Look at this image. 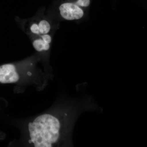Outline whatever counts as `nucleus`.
I'll return each instance as SVG.
<instances>
[{
	"mask_svg": "<svg viewBox=\"0 0 147 147\" xmlns=\"http://www.w3.org/2000/svg\"><path fill=\"white\" fill-rule=\"evenodd\" d=\"M66 113L45 114L36 117L28 125L29 142L35 147H52L60 145L67 133Z\"/></svg>",
	"mask_w": 147,
	"mask_h": 147,
	"instance_id": "obj_1",
	"label": "nucleus"
},
{
	"mask_svg": "<svg viewBox=\"0 0 147 147\" xmlns=\"http://www.w3.org/2000/svg\"><path fill=\"white\" fill-rule=\"evenodd\" d=\"M90 2V0H76L63 3L59 7L60 14L67 21L79 20L84 15V9L88 7Z\"/></svg>",
	"mask_w": 147,
	"mask_h": 147,
	"instance_id": "obj_2",
	"label": "nucleus"
},
{
	"mask_svg": "<svg viewBox=\"0 0 147 147\" xmlns=\"http://www.w3.org/2000/svg\"><path fill=\"white\" fill-rule=\"evenodd\" d=\"M21 74L13 64L8 63L0 66V83L13 84L21 79Z\"/></svg>",
	"mask_w": 147,
	"mask_h": 147,
	"instance_id": "obj_3",
	"label": "nucleus"
},
{
	"mask_svg": "<svg viewBox=\"0 0 147 147\" xmlns=\"http://www.w3.org/2000/svg\"><path fill=\"white\" fill-rule=\"evenodd\" d=\"M32 45L37 52H42L49 50L50 44L45 42L40 37H34Z\"/></svg>",
	"mask_w": 147,
	"mask_h": 147,
	"instance_id": "obj_4",
	"label": "nucleus"
},
{
	"mask_svg": "<svg viewBox=\"0 0 147 147\" xmlns=\"http://www.w3.org/2000/svg\"><path fill=\"white\" fill-rule=\"evenodd\" d=\"M37 22L39 27V36L49 34L51 28L49 21L45 19H40Z\"/></svg>",
	"mask_w": 147,
	"mask_h": 147,
	"instance_id": "obj_5",
	"label": "nucleus"
}]
</instances>
